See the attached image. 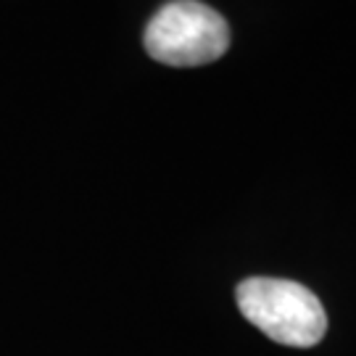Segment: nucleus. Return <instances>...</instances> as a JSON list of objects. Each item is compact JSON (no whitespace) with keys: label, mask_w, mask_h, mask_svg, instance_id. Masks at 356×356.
<instances>
[{"label":"nucleus","mask_w":356,"mask_h":356,"mask_svg":"<svg viewBox=\"0 0 356 356\" xmlns=\"http://www.w3.org/2000/svg\"><path fill=\"white\" fill-rule=\"evenodd\" d=\"M243 317L275 343L312 348L327 332V314L306 285L280 277H248L235 288Z\"/></svg>","instance_id":"1"},{"label":"nucleus","mask_w":356,"mask_h":356,"mask_svg":"<svg viewBox=\"0 0 356 356\" xmlns=\"http://www.w3.org/2000/svg\"><path fill=\"white\" fill-rule=\"evenodd\" d=\"M143 42L159 64L204 66L227 53L229 24L201 0H172L153 13Z\"/></svg>","instance_id":"2"}]
</instances>
